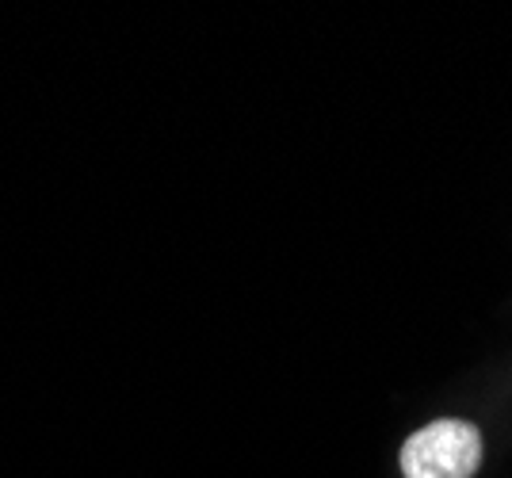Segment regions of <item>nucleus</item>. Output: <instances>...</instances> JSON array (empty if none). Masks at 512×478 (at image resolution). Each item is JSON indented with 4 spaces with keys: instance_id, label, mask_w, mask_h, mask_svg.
<instances>
[{
    "instance_id": "f257e3e1",
    "label": "nucleus",
    "mask_w": 512,
    "mask_h": 478,
    "mask_svg": "<svg viewBox=\"0 0 512 478\" xmlns=\"http://www.w3.org/2000/svg\"><path fill=\"white\" fill-rule=\"evenodd\" d=\"M482 463L486 436L470 417H436L398 448L402 478H478Z\"/></svg>"
}]
</instances>
